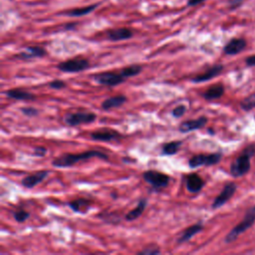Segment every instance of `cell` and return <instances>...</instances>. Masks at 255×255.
I'll list each match as a JSON object with an SVG mask.
<instances>
[{"label":"cell","instance_id":"obj_37","mask_svg":"<svg viewBox=\"0 0 255 255\" xmlns=\"http://www.w3.org/2000/svg\"><path fill=\"white\" fill-rule=\"evenodd\" d=\"M112 197H113V198H114V199H115V198H116V197H117V195H116V194H113V195H112Z\"/></svg>","mask_w":255,"mask_h":255},{"label":"cell","instance_id":"obj_27","mask_svg":"<svg viewBox=\"0 0 255 255\" xmlns=\"http://www.w3.org/2000/svg\"><path fill=\"white\" fill-rule=\"evenodd\" d=\"M96 7H97V5H91V6L84 7V8H77V9L70 10L66 14L69 16H83V15H86V14L92 12Z\"/></svg>","mask_w":255,"mask_h":255},{"label":"cell","instance_id":"obj_29","mask_svg":"<svg viewBox=\"0 0 255 255\" xmlns=\"http://www.w3.org/2000/svg\"><path fill=\"white\" fill-rule=\"evenodd\" d=\"M241 108L245 111H250L255 108V94H252L241 102Z\"/></svg>","mask_w":255,"mask_h":255},{"label":"cell","instance_id":"obj_14","mask_svg":"<svg viewBox=\"0 0 255 255\" xmlns=\"http://www.w3.org/2000/svg\"><path fill=\"white\" fill-rule=\"evenodd\" d=\"M46 55V50L40 46H29L25 51L20 52L15 57L20 60H31L35 58H42Z\"/></svg>","mask_w":255,"mask_h":255},{"label":"cell","instance_id":"obj_4","mask_svg":"<svg viewBox=\"0 0 255 255\" xmlns=\"http://www.w3.org/2000/svg\"><path fill=\"white\" fill-rule=\"evenodd\" d=\"M254 221H255V206L250 208L246 212L243 220L239 223V225H237L234 229L230 230V232L226 237V242L230 243L235 241L240 234L245 232L250 227L253 226Z\"/></svg>","mask_w":255,"mask_h":255},{"label":"cell","instance_id":"obj_22","mask_svg":"<svg viewBox=\"0 0 255 255\" xmlns=\"http://www.w3.org/2000/svg\"><path fill=\"white\" fill-rule=\"evenodd\" d=\"M147 205H148L147 199H141L139 201L137 206L125 215V219L127 221H134V220L140 218L142 216V214L144 213Z\"/></svg>","mask_w":255,"mask_h":255},{"label":"cell","instance_id":"obj_23","mask_svg":"<svg viewBox=\"0 0 255 255\" xmlns=\"http://www.w3.org/2000/svg\"><path fill=\"white\" fill-rule=\"evenodd\" d=\"M67 204L76 213H86L89 210L92 202L87 199H77L75 201L69 202Z\"/></svg>","mask_w":255,"mask_h":255},{"label":"cell","instance_id":"obj_34","mask_svg":"<svg viewBox=\"0 0 255 255\" xmlns=\"http://www.w3.org/2000/svg\"><path fill=\"white\" fill-rule=\"evenodd\" d=\"M47 153V149L44 148V147H35L34 150H33V154L34 156H37V157H43L45 156Z\"/></svg>","mask_w":255,"mask_h":255},{"label":"cell","instance_id":"obj_9","mask_svg":"<svg viewBox=\"0 0 255 255\" xmlns=\"http://www.w3.org/2000/svg\"><path fill=\"white\" fill-rule=\"evenodd\" d=\"M236 190V184L234 182H229L223 187L221 193L214 199L211 207L213 209H217L221 207L222 205H225L235 194Z\"/></svg>","mask_w":255,"mask_h":255},{"label":"cell","instance_id":"obj_6","mask_svg":"<svg viewBox=\"0 0 255 255\" xmlns=\"http://www.w3.org/2000/svg\"><path fill=\"white\" fill-rule=\"evenodd\" d=\"M221 156L222 154L220 153L196 154L188 159V167L190 169H197L200 167L214 166L220 162Z\"/></svg>","mask_w":255,"mask_h":255},{"label":"cell","instance_id":"obj_30","mask_svg":"<svg viewBox=\"0 0 255 255\" xmlns=\"http://www.w3.org/2000/svg\"><path fill=\"white\" fill-rule=\"evenodd\" d=\"M20 111L23 115H25L26 117H37L39 115V110H37L36 108L33 107H22L20 108Z\"/></svg>","mask_w":255,"mask_h":255},{"label":"cell","instance_id":"obj_31","mask_svg":"<svg viewBox=\"0 0 255 255\" xmlns=\"http://www.w3.org/2000/svg\"><path fill=\"white\" fill-rule=\"evenodd\" d=\"M49 88L53 89V90H62V89H65L67 87V84L62 81V80H59V79H55L53 81H51L49 84H48Z\"/></svg>","mask_w":255,"mask_h":255},{"label":"cell","instance_id":"obj_32","mask_svg":"<svg viewBox=\"0 0 255 255\" xmlns=\"http://www.w3.org/2000/svg\"><path fill=\"white\" fill-rule=\"evenodd\" d=\"M161 253V249L157 247H146L143 250L137 252L138 255H154Z\"/></svg>","mask_w":255,"mask_h":255},{"label":"cell","instance_id":"obj_35","mask_svg":"<svg viewBox=\"0 0 255 255\" xmlns=\"http://www.w3.org/2000/svg\"><path fill=\"white\" fill-rule=\"evenodd\" d=\"M246 64L248 66H255V55L248 57L246 59Z\"/></svg>","mask_w":255,"mask_h":255},{"label":"cell","instance_id":"obj_36","mask_svg":"<svg viewBox=\"0 0 255 255\" xmlns=\"http://www.w3.org/2000/svg\"><path fill=\"white\" fill-rule=\"evenodd\" d=\"M204 1V0H189L188 5H197V4H200Z\"/></svg>","mask_w":255,"mask_h":255},{"label":"cell","instance_id":"obj_18","mask_svg":"<svg viewBox=\"0 0 255 255\" xmlns=\"http://www.w3.org/2000/svg\"><path fill=\"white\" fill-rule=\"evenodd\" d=\"M203 230H204V226L202 222H198V223H196V225L187 228L186 230H184L182 231L180 236L178 238V240H177L178 244H182V243L188 242L191 238L196 236L198 233H200Z\"/></svg>","mask_w":255,"mask_h":255},{"label":"cell","instance_id":"obj_17","mask_svg":"<svg viewBox=\"0 0 255 255\" xmlns=\"http://www.w3.org/2000/svg\"><path fill=\"white\" fill-rule=\"evenodd\" d=\"M134 35L133 31L129 28H117V29H112L108 31L107 33V38L110 41H122V40H127L132 38Z\"/></svg>","mask_w":255,"mask_h":255},{"label":"cell","instance_id":"obj_15","mask_svg":"<svg viewBox=\"0 0 255 255\" xmlns=\"http://www.w3.org/2000/svg\"><path fill=\"white\" fill-rule=\"evenodd\" d=\"M4 94L7 98L17 101H34L36 99V95L22 89H11L5 91Z\"/></svg>","mask_w":255,"mask_h":255},{"label":"cell","instance_id":"obj_1","mask_svg":"<svg viewBox=\"0 0 255 255\" xmlns=\"http://www.w3.org/2000/svg\"><path fill=\"white\" fill-rule=\"evenodd\" d=\"M92 157H98L104 159V161H108L109 159V155L106 153L97 150H90L81 153H63L53 159L52 166L58 169L70 168L80 162L89 161Z\"/></svg>","mask_w":255,"mask_h":255},{"label":"cell","instance_id":"obj_25","mask_svg":"<svg viewBox=\"0 0 255 255\" xmlns=\"http://www.w3.org/2000/svg\"><path fill=\"white\" fill-rule=\"evenodd\" d=\"M142 71H143V67L141 65L134 64V65L123 68L120 72L126 79H128V78H132V77L140 75L142 73Z\"/></svg>","mask_w":255,"mask_h":255},{"label":"cell","instance_id":"obj_3","mask_svg":"<svg viewBox=\"0 0 255 255\" xmlns=\"http://www.w3.org/2000/svg\"><path fill=\"white\" fill-rule=\"evenodd\" d=\"M90 61L83 57H76L67 61L60 62L57 69L63 73H81L90 68Z\"/></svg>","mask_w":255,"mask_h":255},{"label":"cell","instance_id":"obj_2","mask_svg":"<svg viewBox=\"0 0 255 255\" xmlns=\"http://www.w3.org/2000/svg\"><path fill=\"white\" fill-rule=\"evenodd\" d=\"M255 153V146L247 147L243 153L235 159L230 166V173L233 177L238 178L246 175L250 170V158Z\"/></svg>","mask_w":255,"mask_h":255},{"label":"cell","instance_id":"obj_7","mask_svg":"<svg viewBox=\"0 0 255 255\" xmlns=\"http://www.w3.org/2000/svg\"><path fill=\"white\" fill-rule=\"evenodd\" d=\"M97 119V115L92 112H69L63 117V122L69 127H77L85 124H92Z\"/></svg>","mask_w":255,"mask_h":255},{"label":"cell","instance_id":"obj_33","mask_svg":"<svg viewBox=\"0 0 255 255\" xmlns=\"http://www.w3.org/2000/svg\"><path fill=\"white\" fill-rule=\"evenodd\" d=\"M185 112H186V107L184 105H178L173 110L172 114H173V117L178 119V118H181L185 114Z\"/></svg>","mask_w":255,"mask_h":255},{"label":"cell","instance_id":"obj_13","mask_svg":"<svg viewBox=\"0 0 255 255\" xmlns=\"http://www.w3.org/2000/svg\"><path fill=\"white\" fill-rule=\"evenodd\" d=\"M49 174V171H40L35 174L28 175L21 180V184L26 188H33L44 181L48 178Z\"/></svg>","mask_w":255,"mask_h":255},{"label":"cell","instance_id":"obj_16","mask_svg":"<svg viewBox=\"0 0 255 255\" xmlns=\"http://www.w3.org/2000/svg\"><path fill=\"white\" fill-rule=\"evenodd\" d=\"M223 70V66L222 65H214L210 68H208L204 73L203 74H199L195 77H193L190 79V81L193 83H204L206 82L212 78L217 77Z\"/></svg>","mask_w":255,"mask_h":255},{"label":"cell","instance_id":"obj_21","mask_svg":"<svg viewBox=\"0 0 255 255\" xmlns=\"http://www.w3.org/2000/svg\"><path fill=\"white\" fill-rule=\"evenodd\" d=\"M223 94H225V87L221 84H215L210 86L204 94H203V97L205 100L211 101V100H216L221 98Z\"/></svg>","mask_w":255,"mask_h":255},{"label":"cell","instance_id":"obj_5","mask_svg":"<svg viewBox=\"0 0 255 255\" xmlns=\"http://www.w3.org/2000/svg\"><path fill=\"white\" fill-rule=\"evenodd\" d=\"M143 178L146 182H148L153 190H161L163 188H166L171 180V178L169 175H166L164 173L157 172V171H147L143 173Z\"/></svg>","mask_w":255,"mask_h":255},{"label":"cell","instance_id":"obj_8","mask_svg":"<svg viewBox=\"0 0 255 255\" xmlns=\"http://www.w3.org/2000/svg\"><path fill=\"white\" fill-rule=\"evenodd\" d=\"M93 79L96 83L106 87H116L126 82V78L121 74L120 71L118 73L107 71L96 74L93 76Z\"/></svg>","mask_w":255,"mask_h":255},{"label":"cell","instance_id":"obj_24","mask_svg":"<svg viewBox=\"0 0 255 255\" xmlns=\"http://www.w3.org/2000/svg\"><path fill=\"white\" fill-rule=\"evenodd\" d=\"M181 141H172L169 143H165L161 149L162 155H174L176 154L181 148Z\"/></svg>","mask_w":255,"mask_h":255},{"label":"cell","instance_id":"obj_12","mask_svg":"<svg viewBox=\"0 0 255 255\" xmlns=\"http://www.w3.org/2000/svg\"><path fill=\"white\" fill-rule=\"evenodd\" d=\"M184 180H185V186H186L187 190L191 194L200 193L205 184L204 178L201 176H199L198 174L186 175L184 178Z\"/></svg>","mask_w":255,"mask_h":255},{"label":"cell","instance_id":"obj_19","mask_svg":"<svg viewBox=\"0 0 255 255\" xmlns=\"http://www.w3.org/2000/svg\"><path fill=\"white\" fill-rule=\"evenodd\" d=\"M246 47V42L244 39L241 38H234L232 40H230L223 49L225 53L227 55H236L239 54L240 52H242Z\"/></svg>","mask_w":255,"mask_h":255},{"label":"cell","instance_id":"obj_20","mask_svg":"<svg viewBox=\"0 0 255 255\" xmlns=\"http://www.w3.org/2000/svg\"><path fill=\"white\" fill-rule=\"evenodd\" d=\"M127 97L124 95H117L114 96V97H110L108 99H106L102 105L101 108L104 111H110L112 109H116L119 107H122L126 102H127Z\"/></svg>","mask_w":255,"mask_h":255},{"label":"cell","instance_id":"obj_28","mask_svg":"<svg viewBox=\"0 0 255 255\" xmlns=\"http://www.w3.org/2000/svg\"><path fill=\"white\" fill-rule=\"evenodd\" d=\"M13 217L18 223H23L30 218V213L24 209H19L13 212Z\"/></svg>","mask_w":255,"mask_h":255},{"label":"cell","instance_id":"obj_10","mask_svg":"<svg viewBox=\"0 0 255 255\" xmlns=\"http://www.w3.org/2000/svg\"><path fill=\"white\" fill-rule=\"evenodd\" d=\"M90 138L93 141L97 142H118L124 138V136L117 131L110 129H101L98 131H94L90 134Z\"/></svg>","mask_w":255,"mask_h":255},{"label":"cell","instance_id":"obj_26","mask_svg":"<svg viewBox=\"0 0 255 255\" xmlns=\"http://www.w3.org/2000/svg\"><path fill=\"white\" fill-rule=\"evenodd\" d=\"M98 217L109 225H119L121 221V217L114 212H101L98 214Z\"/></svg>","mask_w":255,"mask_h":255},{"label":"cell","instance_id":"obj_11","mask_svg":"<svg viewBox=\"0 0 255 255\" xmlns=\"http://www.w3.org/2000/svg\"><path fill=\"white\" fill-rule=\"evenodd\" d=\"M206 124H207V118L204 116L200 117L195 120H187V121L182 122L179 125L178 131L182 134H186L189 132H194V131L202 129V128H204Z\"/></svg>","mask_w":255,"mask_h":255}]
</instances>
